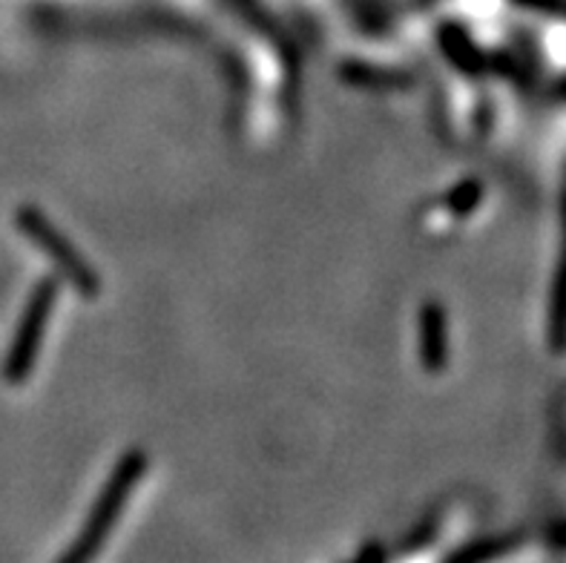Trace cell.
Instances as JSON below:
<instances>
[{
  "label": "cell",
  "mask_w": 566,
  "mask_h": 563,
  "mask_svg": "<svg viewBox=\"0 0 566 563\" xmlns=\"http://www.w3.org/2000/svg\"><path fill=\"white\" fill-rule=\"evenodd\" d=\"M144 475V455L133 451L122 460V463L115 466L113 478L109 483L104 486V492H101L98 503L90 512V521H86L84 532L78 538V546L70 552V561H86V557H93L95 550H98L104 538L109 535V529H113L115 518L122 514V509L127 507L129 492H133V486L138 483V478Z\"/></svg>",
  "instance_id": "cell-1"
},
{
  "label": "cell",
  "mask_w": 566,
  "mask_h": 563,
  "mask_svg": "<svg viewBox=\"0 0 566 563\" xmlns=\"http://www.w3.org/2000/svg\"><path fill=\"white\" fill-rule=\"evenodd\" d=\"M21 228L29 230V236L35 239L38 248H41L43 253H50V257L55 259L61 273L70 279L72 285H78L81 293H86V296H95V293H98V277H93V271L86 268V262L81 259L78 250L72 248L64 236L52 228L50 221H43V216H38L35 210H23Z\"/></svg>",
  "instance_id": "cell-2"
},
{
  "label": "cell",
  "mask_w": 566,
  "mask_h": 563,
  "mask_svg": "<svg viewBox=\"0 0 566 563\" xmlns=\"http://www.w3.org/2000/svg\"><path fill=\"white\" fill-rule=\"evenodd\" d=\"M52 302H55V282H43V285L38 288L32 305H29L23 329L21 334H18V343H14L12 365H9L12 377H21L23 372H29V365L35 359L38 343H41V329L43 322H46V314H50Z\"/></svg>",
  "instance_id": "cell-3"
},
{
  "label": "cell",
  "mask_w": 566,
  "mask_h": 563,
  "mask_svg": "<svg viewBox=\"0 0 566 563\" xmlns=\"http://www.w3.org/2000/svg\"><path fill=\"white\" fill-rule=\"evenodd\" d=\"M423 363L429 372L446 365V320L438 305H426L423 311Z\"/></svg>",
  "instance_id": "cell-4"
}]
</instances>
